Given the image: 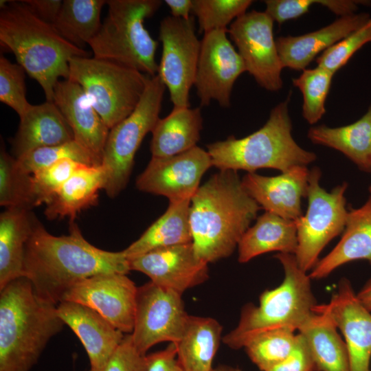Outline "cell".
Segmentation results:
<instances>
[{
	"instance_id": "obj_24",
	"label": "cell",
	"mask_w": 371,
	"mask_h": 371,
	"mask_svg": "<svg viewBox=\"0 0 371 371\" xmlns=\"http://www.w3.org/2000/svg\"><path fill=\"white\" fill-rule=\"evenodd\" d=\"M357 260H368L371 264V195L361 206L348 210L340 240L319 259L309 276L311 279L320 280L338 267Z\"/></svg>"
},
{
	"instance_id": "obj_30",
	"label": "cell",
	"mask_w": 371,
	"mask_h": 371,
	"mask_svg": "<svg viewBox=\"0 0 371 371\" xmlns=\"http://www.w3.org/2000/svg\"><path fill=\"white\" fill-rule=\"evenodd\" d=\"M223 327L215 319L189 315L177 347V359L183 371H212L221 341Z\"/></svg>"
},
{
	"instance_id": "obj_6",
	"label": "cell",
	"mask_w": 371,
	"mask_h": 371,
	"mask_svg": "<svg viewBox=\"0 0 371 371\" xmlns=\"http://www.w3.org/2000/svg\"><path fill=\"white\" fill-rule=\"evenodd\" d=\"M289 100L290 95L274 106L266 123L254 133L239 139L231 135L207 145L212 166L219 170L255 172L271 168L282 172L315 161L316 155L302 148L293 137Z\"/></svg>"
},
{
	"instance_id": "obj_42",
	"label": "cell",
	"mask_w": 371,
	"mask_h": 371,
	"mask_svg": "<svg viewBox=\"0 0 371 371\" xmlns=\"http://www.w3.org/2000/svg\"><path fill=\"white\" fill-rule=\"evenodd\" d=\"M89 371H148L147 355L138 352L127 334L102 367Z\"/></svg>"
},
{
	"instance_id": "obj_12",
	"label": "cell",
	"mask_w": 371,
	"mask_h": 371,
	"mask_svg": "<svg viewBox=\"0 0 371 371\" xmlns=\"http://www.w3.org/2000/svg\"><path fill=\"white\" fill-rule=\"evenodd\" d=\"M188 316L181 294L150 281L138 286L131 333L134 346L146 355L159 343H178Z\"/></svg>"
},
{
	"instance_id": "obj_20",
	"label": "cell",
	"mask_w": 371,
	"mask_h": 371,
	"mask_svg": "<svg viewBox=\"0 0 371 371\" xmlns=\"http://www.w3.org/2000/svg\"><path fill=\"white\" fill-rule=\"evenodd\" d=\"M53 102L71 127L74 140L101 165L110 129L80 85L69 79L59 80L54 88Z\"/></svg>"
},
{
	"instance_id": "obj_49",
	"label": "cell",
	"mask_w": 371,
	"mask_h": 371,
	"mask_svg": "<svg viewBox=\"0 0 371 371\" xmlns=\"http://www.w3.org/2000/svg\"><path fill=\"white\" fill-rule=\"evenodd\" d=\"M212 371H241L237 368H234L229 366H219L214 368Z\"/></svg>"
},
{
	"instance_id": "obj_15",
	"label": "cell",
	"mask_w": 371,
	"mask_h": 371,
	"mask_svg": "<svg viewBox=\"0 0 371 371\" xmlns=\"http://www.w3.org/2000/svg\"><path fill=\"white\" fill-rule=\"evenodd\" d=\"M211 166L208 152L197 146L170 157H152L137 177L136 188L142 192L164 196L169 201L191 199Z\"/></svg>"
},
{
	"instance_id": "obj_37",
	"label": "cell",
	"mask_w": 371,
	"mask_h": 371,
	"mask_svg": "<svg viewBox=\"0 0 371 371\" xmlns=\"http://www.w3.org/2000/svg\"><path fill=\"white\" fill-rule=\"evenodd\" d=\"M251 0H192V13L200 32L227 30V26L246 12Z\"/></svg>"
},
{
	"instance_id": "obj_22",
	"label": "cell",
	"mask_w": 371,
	"mask_h": 371,
	"mask_svg": "<svg viewBox=\"0 0 371 371\" xmlns=\"http://www.w3.org/2000/svg\"><path fill=\"white\" fill-rule=\"evenodd\" d=\"M370 19L368 13H355L341 16L305 34L278 37L276 42L283 68L304 70L319 53L358 30Z\"/></svg>"
},
{
	"instance_id": "obj_50",
	"label": "cell",
	"mask_w": 371,
	"mask_h": 371,
	"mask_svg": "<svg viewBox=\"0 0 371 371\" xmlns=\"http://www.w3.org/2000/svg\"><path fill=\"white\" fill-rule=\"evenodd\" d=\"M369 192H370V195H371V186L369 187Z\"/></svg>"
},
{
	"instance_id": "obj_43",
	"label": "cell",
	"mask_w": 371,
	"mask_h": 371,
	"mask_svg": "<svg viewBox=\"0 0 371 371\" xmlns=\"http://www.w3.org/2000/svg\"><path fill=\"white\" fill-rule=\"evenodd\" d=\"M265 12L273 21L282 24L294 19L308 12L317 0H266Z\"/></svg>"
},
{
	"instance_id": "obj_16",
	"label": "cell",
	"mask_w": 371,
	"mask_h": 371,
	"mask_svg": "<svg viewBox=\"0 0 371 371\" xmlns=\"http://www.w3.org/2000/svg\"><path fill=\"white\" fill-rule=\"evenodd\" d=\"M137 287L126 274L102 273L76 283L66 293L63 301L85 305L123 333L131 334L134 325Z\"/></svg>"
},
{
	"instance_id": "obj_3",
	"label": "cell",
	"mask_w": 371,
	"mask_h": 371,
	"mask_svg": "<svg viewBox=\"0 0 371 371\" xmlns=\"http://www.w3.org/2000/svg\"><path fill=\"white\" fill-rule=\"evenodd\" d=\"M0 43L53 102L60 78L68 79L69 61L89 53L63 38L54 26L36 16L22 1H1Z\"/></svg>"
},
{
	"instance_id": "obj_4",
	"label": "cell",
	"mask_w": 371,
	"mask_h": 371,
	"mask_svg": "<svg viewBox=\"0 0 371 371\" xmlns=\"http://www.w3.org/2000/svg\"><path fill=\"white\" fill-rule=\"evenodd\" d=\"M65 323L25 277L0 289V371H30Z\"/></svg>"
},
{
	"instance_id": "obj_36",
	"label": "cell",
	"mask_w": 371,
	"mask_h": 371,
	"mask_svg": "<svg viewBox=\"0 0 371 371\" xmlns=\"http://www.w3.org/2000/svg\"><path fill=\"white\" fill-rule=\"evenodd\" d=\"M334 74L317 66L305 69L292 82L303 95L302 116L310 124H315L326 113L325 102Z\"/></svg>"
},
{
	"instance_id": "obj_11",
	"label": "cell",
	"mask_w": 371,
	"mask_h": 371,
	"mask_svg": "<svg viewBox=\"0 0 371 371\" xmlns=\"http://www.w3.org/2000/svg\"><path fill=\"white\" fill-rule=\"evenodd\" d=\"M159 38L162 52L157 75L169 91L173 108L189 107L201 50L193 17L163 19Z\"/></svg>"
},
{
	"instance_id": "obj_33",
	"label": "cell",
	"mask_w": 371,
	"mask_h": 371,
	"mask_svg": "<svg viewBox=\"0 0 371 371\" xmlns=\"http://www.w3.org/2000/svg\"><path fill=\"white\" fill-rule=\"evenodd\" d=\"M104 0H64L52 25L72 45L83 49L99 31Z\"/></svg>"
},
{
	"instance_id": "obj_1",
	"label": "cell",
	"mask_w": 371,
	"mask_h": 371,
	"mask_svg": "<svg viewBox=\"0 0 371 371\" xmlns=\"http://www.w3.org/2000/svg\"><path fill=\"white\" fill-rule=\"evenodd\" d=\"M129 260L124 251L96 247L82 236L74 221L67 235L54 236L37 220L26 244L23 276L36 295L58 305L66 293L86 278L106 273L127 274Z\"/></svg>"
},
{
	"instance_id": "obj_2",
	"label": "cell",
	"mask_w": 371,
	"mask_h": 371,
	"mask_svg": "<svg viewBox=\"0 0 371 371\" xmlns=\"http://www.w3.org/2000/svg\"><path fill=\"white\" fill-rule=\"evenodd\" d=\"M260 209L237 171L211 176L190 202L192 243L198 257L208 264L231 256Z\"/></svg>"
},
{
	"instance_id": "obj_18",
	"label": "cell",
	"mask_w": 371,
	"mask_h": 371,
	"mask_svg": "<svg viewBox=\"0 0 371 371\" xmlns=\"http://www.w3.org/2000/svg\"><path fill=\"white\" fill-rule=\"evenodd\" d=\"M131 271L146 275L150 282L180 294L205 282L208 264L196 255L192 243L155 249L129 260Z\"/></svg>"
},
{
	"instance_id": "obj_10",
	"label": "cell",
	"mask_w": 371,
	"mask_h": 371,
	"mask_svg": "<svg viewBox=\"0 0 371 371\" xmlns=\"http://www.w3.org/2000/svg\"><path fill=\"white\" fill-rule=\"evenodd\" d=\"M321 176L319 168L310 170L307 210L295 221L297 247L294 256L306 272L315 267L328 243L343 233L348 214L345 197L348 183L344 182L327 192L320 186Z\"/></svg>"
},
{
	"instance_id": "obj_21",
	"label": "cell",
	"mask_w": 371,
	"mask_h": 371,
	"mask_svg": "<svg viewBox=\"0 0 371 371\" xmlns=\"http://www.w3.org/2000/svg\"><path fill=\"white\" fill-rule=\"evenodd\" d=\"M57 312L76 335L87 352L90 369L102 367L125 335L95 310L79 303L62 301Z\"/></svg>"
},
{
	"instance_id": "obj_26",
	"label": "cell",
	"mask_w": 371,
	"mask_h": 371,
	"mask_svg": "<svg viewBox=\"0 0 371 371\" xmlns=\"http://www.w3.org/2000/svg\"><path fill=\"white\" fill-rule=\"evenodd\" d=\"M297 247L295 221L265 212L244 233L238 245V260L246 263L261 254L277 251L295 254Z\"/></svg>"
},
{
	"instance_id": "obj_23",
	"label": "cell",
	"mask_w": 371,
	"mask_h": 371,
	"mask_svg": "<svg viewBox=\"0 0 371 371\" xmlns=\"http://www.w3.org/2000/svg\"><path fill=\"white\" fill-rule=\"evenodd\" d=\"M19 118V128L12 141V152L16 158L39 148L74 140L71 127L52 101L31 104Z\"/></svg>"
},
{
	"instance_id": "obj_31",
	"label": "cell",
	"mask_w": 371,
	"mask_h": 371,
	"mask_svg": "<svg viewBox=\"0 0 371 371\" xmlns=\"http://www.w3.org/2000/svg\"><path fill=\"white\" fill-rule=\"evenodd\" d=\"M307 136L313 144L335 149L361 170L371 172V102L357 121L335 128L313 126Z\"/></svg>"
},
{
	"instance_id": "obj_44",
	"label": "cell",
	"mask_w": 371,
	"mask_h": 371,
	"mask_svg": "<svg viewBox=\"0 0 371 371\" xmlns=\"http://www.w3.org/2000/svg\"><path fill=\"white\" fill-rule=\"evenodd\" d=\"M267 371H316L310 348L301 333H297L295 345L290 355Z\"/></svg>"
},
{
	"instance_id": "obj_32",
	"label": "cell",
	"mask_w": 371,
	"mask_h": 371,
	"mask_svg": "<svg viewBox=\"0 0 371 371\" xmlns=\"http://www.w3.org/2000/svg\"><path fill=\"white\" fill-rule=\"evenodd\" d=\"M314 311L298 333L308 344L316 371H350L346 346L338 328L327 314Z\"/></svg>"
},
{
	"instance_id": "obj_38",
	"label": "cell",
	"mask_w": 371,
	"mask_h": 371,
	"mask_svg": "<svg viewBox=\"0 0 371 371\" xmlns=\"http://www.w3.org/2000/svg\"><path fill=\"white\" fill-rule=\"evenodd\" d=\"M65 158L72 159L87 165H99L92 156L75 140L33 150L16 158V160L19 166L23 172L32 175L36 171Z\"/></svg>"
},
{
	"instance_id": "obj_8",
	"label": "cell",
	"mask_w": 371,
	"mask_h": 371,
	"mask_svg": "<svg viewBox=\"0 0 371 371\" xmlns=\"http://www.w3.org/2000/svg\"><path fill=\"white\" fill-rule=\"evenodd\" d=\"M150 76L132 68L95 57H74L68 79L82 88L109 129L135 109Z\"/></svg>"
},
{
	"instance_id": "obj_19",
	"label": "cell",
	"mask_w": 371,
	"mask_h": 371,
	"mask_svg": "<svg viewBox=\"0 0 371 371\" xmlns=\"http://www.w3.org/2000/svg\"><path fill=\"white\" fill-rule=\"evenodd\" d=\"M309 173L305 166L292 167L273 177L247 172L242 183L265 212L295 221L302 215V199L306 196Z\"/></svg>"
},
{
	"instance_id": "obj_34",
	"label": "cell",
	"mask_w": 371,
	"mask_h": 371,
	"mask_svg": "<svg viewBox=\"0 0 371 371\" xmlns=\"http://www.w3.org/2000/svg\"><path fill=\"white\" fill-rule=\"evenodd\" d=\"M0 205L6 208L35 207L32 175L20 168L16 158L6 152L4 145L0 152Z\"/></svg>"
},
{
	"instance_id": "obj_28",
	"label": "cell",
	"mask_w": 371,
	"mask_h": 371,
	"mask_svg": "<svg viewBox=\"0 0 371 371\" xmlns=\"http://www.w3.org/2000/svg\"><path fill=\"white\" fill-rule=\"evenodd\" d=\"M104 183L102 165L82 164L46 205V217L51 220L68 217L70 222L74 221L78 213L96 205Z\"/></svg>"
},
{
	"instance_id": "obj_48",
	"label": "cell",
	"mask_w": 371,
	"mask_h": 371,
	"mask_svg": "<svg viewBox=\"0 0 371 371\" xmlns=\"http://www.w3.org/2000/svg\"><path fill=\"white\" fill-rule=\"evenodd\" d=\"M357 297L361 304L371 312V276L357 293Z\"/></svg>"
},
{
	"instance_id": "obj_7",
	"label": "cell",
	"mask_w": 371,
	"mask_h": 371,
	"mask_svg": "<svg viewBox=\"0 0 371 371\" xmlns=\"http://www.w3.org/2000/svg\"><path fill=\"white\" fill-rule=\"evenodd\" d=\"M107 16L89 42L93 57L114 62L149 76L157 75L159 45L144 27L145 19L160 8V0H108Z\"/></svg>"
},
{
	"instance_id": "obj_25",
	"label": "cell",
	"mask_w": 371,
	"mask_h": 371,
	"mask_svg": "<svg viewBox=\"0 0 371 371\" xmlns=\"http://www.w3.org/2000/svg\"><path fill=\"white\" fill-rule=\"evenodd\" d=\"M37 219L31 209L7 207L0 215V289L23 276L26 244Z\"/></svg>"
},
{
	"instance_id": "obj_5",
	"label": "cell",
	"mask_w": 371,
	"mask_h": 371,
	"mask_svg": "<svg viewBox=\"0 0 371 371\" xmlns=\"http://www.w3.org/2000/svg\"><path fill=\"white\" fill-rule=\"evenodd\" d=\"M284 279L277 287L262 293L258 306L249 303L241 310L237 326L223 338L230 348L240 349L256 337L274 330H299L314 314L317 304L311 280L297 265L294 254L278 253Z\"/></svg>"
},
{
	"instance_id": "obj_47",
	"label": "cell",
	"mask_w": 371,
	"mask_h": 371,
	"mask_svg": "<svg viewBox=\"0 0 371 371\" xmlns=\"http://www.w3.org/2000/svg\"><path fill=\"white\" fill-rule=\"evenodd\" d=\"M172 16L178 19H189L192 13V0H166Z\"/></svg>"
},
{
	"instance_id": "obj_35",
	"label": "cell",
	"mask_w": 371,
	"mask_h": 371,
	"mask_svg": "<svg viewBox=\"0 0 371 371\" xmlns=\"http://www.w3.org/2000/svg\"><path fill=\"white\" fill-rule=\"evenodd\" d=\"M297 334L289 329L262 333L244 348L250 360L261 371H267L284 361L292 352Z\"/></svg>"
},
{
	"instance_id": "obj_45",
	"label": "cell",
	"mask_w": 371,
	"mask_h": 371,
	"mask_svg": "<svg viewBox=\"0 0 371 371\" xmlns=\"http://www.w3.org/2000/svg\"><path fill=\"white\" fill-rule=\"evenodd\" d=\"M148 371H183L177 359L175 344L165 349L147 355Z\"/></svg>"
},
{
	"instance_id": "obj_41",
	"label": "cell",
	"mask_w": 371,
	"mask_h": 371,
	"mask_svg": "<svg viewBox=\"0 0 371 371\" xmlns=\"http://www.w3.org/2000/svg\"><path fill=\"white\" fill-rule=\"evenodd\" d=\"M368 43H371V19L322 52L316 58L317 66L335 74L355 52Z\"/></svg>"
},
{
	"instance_id": "obj_39",
	"label": "cell",
	"mask_w": 371,
	"mask_h": 371,
	"mask_svg": "<svg viewBox=\"0 0 371 371\" xmlns=\"http://www.w3.org/2000/svg\"><path fill=\"white\" fill-rule=\"evenodd\" d=\"M85 164L72 159H62L32 175L35 207L48 204L64 183Z\"/></svg>"
},
{
	"instance_id": "obj_29",
	"label": "cell",
	"mask_w": 371,
	"mask_h": 371,
	"mask_svg": "<svg viewBox=\"0 0 371 371\" xmlns=\"http://www.w3.org/2000/svg\"><path fill=\"white\" fill-rule=\"evenodd\" d=\"M202 128L200 107L173 108L168 115L159 119L151 132L152 157H170L192 149Z\"/></svg>"
},
{
	"instance_id": "obj_40",
	"label": "cell",
	"mask_w": 371,
	"mask_h": 371,
	"mask_svg": "<svg viewBox=\"0 0 371 371\" xmlns=\"http://www.w3.org/2000/svg\"><path fill=\"white\" fill-rule=\"evenodd\" d=\"M25 70L5 57L0 58V101L21 116L31 106L26 98Z\"/></svg>"
},
{
	"instance_id": "obj_13",
	"label": "cell",
	"mask_w": 371,
	"mask_h": 371,
	"mask_svg": "<svg viewBox=\"0 0 371 371\" xmlns=\"http://www.w3.org/2000/svg\"><path fill=\"white\" fill-rule=\"evenodd\" d=\"M273 21L265 12L252 10L234 20L227 34L237 47L246 71L269 91L282 87L283 67L273 36Z\"/></svg>"
},
{
	"instance_id": "obj_9",
	"label": "cell",
	"mask_w": 371,
	"mask_h": 371,
	"mask_svg": "<svg viewBox=\"0 0 371 371\" xmlns=\"http://www.w3.org/2000/svg\"><path fill=\"white\" fill-rule=\"evenodd\" d=\"M166 88L158 75L150 76L133 111L110 129L101 163L105 171L103 190L110 198L118 196L127 186L136 153L160 118Z\"/></svg>"
},
{
	"instance_id": "obj_14",
	"label": "cell",
	"mask_w": 371,
	"mask_h": 371,
	"mask_svg": "<svg viewBox=\"0 0 371 371\" xmlns=\"http://www.w3.org/2000/svg\"><path fill=\"white\" fill-rule=\"evenodd\" d=\"M227 30L204 34L194 86L201 106L216 101L229 108L237 78L246 71L244 62L227 38Z\"/></svg>"
},
{
	"instance_id": "obj_27",
	"label": "cell",
	"mask_w": 371,
	"mask_h": 371,
	"mask_svg": "<svg viewBox=\"0 0 371 371\" xmlns=\"http://www.w3.org/2000/svg\"><path fill=\"white\" fill-rule=\"evenodd\" d=\"M190 202V199L169 201L166 212L123 250L128 260L155 249L192 243Z\"/></svg>"
},
{
	"instance_id": "obj_17",
	"label": "cell",
	"mask_w": 371,
	"mask_h": 371,
	"mask_svg": "<svg viewBox=\"0 0 371 371\" xmlns=\"http://www.w3.org/2000/svg\"><path fill=\"white\" fill-rule=\"evenodd\" d=\"M314 309L327 314L342 333L350 371H371V312L361 304L350 282L341 279L330 302Z\"/></svg>"
},
{
	"instance_id": "obj_46",
	"label": "cell",
	"mask_w": 371,
	"mask_h": 371,
	"mask_svg": "<svg viewBox=\"0 0 371 371\" xmlns=\"http://www.w3.org/2000/svg\"><path fill=\"white\" fill-rule=\"evenodd\" d=\"M22 1L39 19L52 25L56 20L63 3L61 0H25Z\"/></svg>"
}]
</instances>
